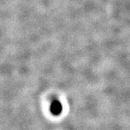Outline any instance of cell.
I'll use <instances>...</instances> for the list:
<instances>
[{
  "label": "cell",
  "mask_w": 130,
  "mask_h": 130,
  "mask_svg": "<svg viewBox=\"0 0 130 130\" xmlns=\"http://www.w3.org/2000/svg\"><path fill=\"white\" fill-rule=\"evenodd\" d=\"M50 111H51V113L54 115L60 114L61 112L62 111V106H61V104L60 103V102L58 101H54L51 103Z\"/></svg>",
  "instance_id": "cell-1"
}]
</instances>
